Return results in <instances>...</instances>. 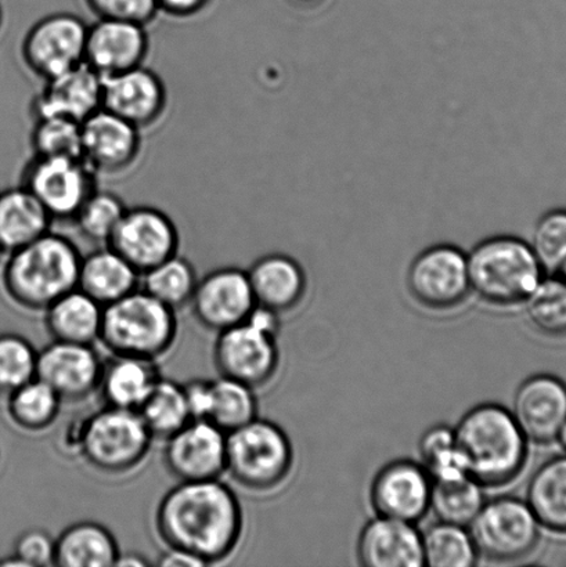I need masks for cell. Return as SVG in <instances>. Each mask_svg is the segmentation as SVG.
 <instances>
[{
    "label": "cell",
    "instance_id": "15",
    "mask_svg": "<svg viewBox=\"0 0 566 567\" xmlns=\"http://www.w3.org/2000/svg\"><path fill=\"white\" fill-rule=\"evenodd\" d=\"M226 437L208 420H192L166 439L163 460L165 470L177 482L220 480L226 474Z\"/></svg>",
    "mask_w": 566,
    "mask_h": 567
},
{
    "label": "cell",
    "instance_id": "30",
    "mask_svg": "<svg viewBox=\"0 0 566 567\" xmlns=\"http://www.w3.org/2000/svg\"><path fill=\"white\" fill-rule=\"evenodd\" d=\"M526 503L541 526L566 535V454L548 460L535 472Z\"/></svg>",
    "mask_w": 566,
    "mask_h": 567
},
{
    "label": "cell",
    "instance_id": "52",
    "mask_svg": "<svg viewBox=\"0 0 566 567\" xmlns=\"http://www.w3.org/2000/svg\"><path fill=\"white\" fill-rule=\"evenodd\" d=\"M2 25H3V9H2V4H0V30H2Z\"/></svg>",
    "mask_w": 566,
    "mask_h": 567
},
{
    "label": "cell",
    "instance_id": "37",
    "mask_svg": "<svg viewBox=\"0 0 566 567\" xmlns=\"http://www.w3.org/2000/svg\"><path fill=\"white\" fill-rule=\"evenodd\" d=\"M126 208L116 194L96 188L78 210L72 224L88 241L107 246Z\"/></svg>",
    "mask_w": 566,
    "mask_h": 567
},
{
    "label": "cell",
    "instance_id": "18",
    "mask_svg": "<svg viewBox=\"0 0 566 567\" xmlns=\"http://www.w3.org/2000/svg\"><path fill=\"white\" fill-rule=\"evenodd\" d=\"M168 102L163 78L146 65L103 80L102 109L142 132L164 118Z\"/></svg>",
    "mask_w": 566,
    "mask_h": 567
},
{
    "label": "cell",
    "instance_id": "28",
    "mask_svg": "<svg viewBox=\"0 0 566 567\" xmlns=\"http://www.w3.org/2000/svg\"><path fill=\"white\" fill-rule=\"evenodd\" d=\"M53 220L27 188L0 192V247L16 251L52 230Z\"/></svg>",
    "mask_w": 566,
    "mask_h": 567
},
{
    "label": "cell",
    "instance_id": "44",
    "mask_svg": "<svg viewBox=\"0 0 566 567\" xmlns=\"http://www.w3.org/2000/svg\"><path fill=\"white\" fill-rule=\"evenodd\" d=\"M55 544L49 533L31 529L21 533L14 544V555L28 567L54 566Z\"/></svg>",
    "mask_w": 566,
    "mask_h": 567
},
{
    "label": "cell",
    "instance_id": "22",
    "mask_svg": "<svg viewBox=\"0 0 566 567\" xmlns=\"http://www.w3.org/2000/svg\"><path fill=\"white\" fill-rule=\"evenodd\" d=\"M103 78L82 63L43 81L31 103L32 118L61 116L82 122L102 109Z\"/></svg>",
    "mask_w": 566,
    "mask_h": 567
},
{
    "label": "cell",
    "instance_id": "45",
    "mask_svg": "<svg viewBox=\"0 0 566 567\" xmlns=\"http://www.w3.org/2000/svg\"><path fill=\"white\" fill-rule=\"evenodd\" d=\"M192 420H208L213 403V381L193 380L183 385Z\"/></svg>",
    "mask_w": 566,
    "mask_h": 567
},
{
    "label": "cell",
    "instance_id": "38",
    "mask_svg": "<svg viewBox=\"0 0 566 567\" xmlns=\"http://www.w3.org/2000/svg\"><path fill=\"white\" fill-rule=\"evenodd\" d=\"M420 454L432 481L456 480V477L469 475L452 427L446 425L430 427L421 436Z\"/></svg>",
    "mask_w": 566,
    "mask_h": 567
},
{
    "label": "cell",
    "instance_id": "23",
    "mask_svg": "<svg viewBox=\"0 0 566 567\" xmlns=\"http://www.w3.org/2000/svg\"><path fill=\"white\" fill-rule=\"evenodd\" d=\"M358 557L366 567H421L423 536L410 522L379 516L360 533Z\"/></svg>",
    "mask_w": 566,
    "mask_h": 567
},
{
    "label": "cell",
    "instance_id": "21",
    "mask_svg": "<svg viewBox=\"0 0 566 567\" xmlns=\"http://www.w3.org/2000/svg\"><path fill=\"white\" fill-rule=\"evenodd\" d=\"M512 414L528 441L556 442L566 420L565 383L548 374L528 378L515 392Z\"/></svg>",
    "mask_w": 566,
    "mask_h": 567
},
{
    "label": "cell",
    "instance_id": "33",
    "mask_svg": "<svg viewBox=\"0 0 566 567\" xmlns=\"http://www.w3.org/2000/svg\"><path fill=\"white\" fill-rule=\"evenodd\" d=\"M63 400L41 380H32L8 396V414L21 431L39 433L59 419Z\"/></svg>",
    "mask_w": 566,
    "mask_h": 567
},
{
    "label": "cell",
    "instance_id": "20",
    "mask_svg": "<svg viewBox=\"0 0 566 567\" xmlns=\"http://www.w3.org/2000/svg\"><path fill=\"white\" fill-rule=\"evenodd\" d=\"M148 52L146 25L130 21L97 20L88 27L83 63L105 80L144 65Z\"/></svg>",
    "mask_w": 566,
    "mask_h": 567
},
{
    "label": "cell",
    "instance_id": "43",
    "mask_svg": "<svg viewBox=\"0 0 566 567\" xmlns=\"http://www.w3.org/2000/svg\"><path fill=\"white\" fill-rule=\"evenodd\" d=\"M97 20H116L148 25L159 14L157 0H85Z\"/></svg>",
    "mask_w": 566,
    "mask_h": 567
},
{
    "label": "cell",
    "instance_id": "7",
    "mask_svg": "<svg viewBox=\"0 0 566 567\" xmlns=\"http://www.w3.org/2000/svg\"><path fill=\"white\" fill-rule=\"evenodd\" d=\"M153 441L136 411L105 405L82 421L80 455L99 474L124 476L144 463Z\"/></svg>",
    "mask_w": 566,
    "mask_h": 567
},
{
    "label": "cell",
    "instance_id": "32",
    "mask_svg": "<svg viewBox=\"0 0 566 567\" xmlns=\"http://www.w3.org/2000/svg\"><path fill=\"white\" fill-rule=\"evenodd\" d=\"M485 503L484 486L469 475L432 481L430 509L440 522L469 527Z\"/></svg>",
    "mask_w": 566,
    "mask_h": 567
},
{
    "label": "cell",
    "instance_id": "2",
    "mask_svg": "<svg viewBox=\"0 0 566 567\" xmlns=\"http://www.w3.org/2000/svg\"><path fill=\"white\" fill-rule=\"evenodd\" d=\"M454 436L467 474L484 487L513 482L528 458L529 441L503 405H476L460 420Z\"/></svg>",
    "mask_w": 566,
    "mask_h": 567
},
{
    "label": "cell",
    "instance_id": "3",
    "mask_svg": "<svg viewBox=\"0 0 566 567\" xmlns=\"http://www.w3.org/2000/svg\"><path fill=\"white\" fill-rule=\"evenodd\" d=\"M81 252L52 230L9 254L2 286L11 302L27 311H44L78 287Z\"/></svg>",
    "mask_w": 566,
    "mask_h": 567
},
{
    "label": "cell",
    "instance_id": "31",
    "mask_svg": "<svg viewBox=\"0 0 566 567\" xmlns=\"http://www.w3.org/2000/svg\"><path fill=\"white\" fill-rule=\"evenodd\" d=\"M136 413L153 439L158 441H166L192 421L183 385L163 377L155 383Z\"/></svg>",
    "mask_w": 566,
    "mask_h": 567
},
{
    "label": "cell",
    "instance_id": "41",
    "mask_svg": "<svg viewBox=\"0 0 566 567\" xmlns=\"http://www.w3.org/2000/svg\"><path fill=\"white\" fill-rule=\"evenodd\" d=\"M38 350L24 337L0 333V398L37 378Z\"/></svg>",
    "mask_w": 566,
    "mask_h": 567
},
{
    "label": "cell",
    "instance_id": "29",
    "mask_svg": "<svg viewBox=\"0 0 566 567\" xmlns=\"http://www.w3.org/2000/svg\"><path fill=\"white\" fill-rule=\"evenodd\" d=\"M54 566L111 567L120 548L113 533L97 522H78L54 540Z\"/></svg>",
    "mask_w": 566,
    "mask_h": 567
},
{
    "label": "cell",
    "instance_id": "10",
    "mask_svg": "<svg viewBox=\"0 0 566 567\" xmlns=\"http://www.w3.org/2000/svg\"><path fill=\"white\" fill-rule=\"evenodd\" d=\"M88 27L81 17L71 13H53L37 21L21 43L27 69L47 81L82 64Z\"/></svg>",
    "mask_w": 566,
    "mask_h": 567
},
{
    "label": "cell",
    "instance_id": "25",
    "mask_svg": "<svg viewBox=\"0 0 566 567\" xmlns=\"http://www.w3.org/2000/svg\"><path fill=\"white\" fill-rule=\"evenodd\" d=\"M159 378L157 361L113 354L104 361L97 392L109 408L137 411Z\"/></svg>",
    "mask_w": 566,
    "mask_h": 567
},
{
    "label": "cell",
    "instance_id": "26",
    "mask_svg": "<svg viewBox=\"0 0 566 567\" xmlns=\"http://www.w3.org/2000/svg\"><path fill=\"white\" fill-rule=\"evenodd\" d=\"M44 328L52 341L93 344L102 330L103 306L80 288L72 289L49 306Z\"/></svg>",
    "mask_w": 566,
    "mask_h": 567
},
{
    "label": "cell",
    "instance_id": "49",
    "mask_svg": "<svg viewBox=\"0 0 566 567\" xmlns=\"http://www.w3.org/2000/svg\"><path fill=\"white\" fill-rule=\"evenodd\" d=\"M290 2L301 9H315L323 4L326 0H290Z\"/></svg>",
    "mask_w": 566,
    "mask_h": 567
},
{
    "label": "cell",
    "instance_id": "9",
    "mask_svg": "<svg viewBox=\"0 0 566 567\" xmlns=\"http://www.w3.org/2000/svg\"><path fill=\"white\" fill-rule=\"evenodd\" d=\"M20 186L27 188L53 221L72 224L78 210L99 188L97 176L81 158L37 157L21 171Z\"/></svg>",
    "mask_w": 566,
    "mask_h": 567
},
{
    "label": "cell",
    "instance_id": "51",
    "mask_svg": "<svg viewBox=\"0 0 566 567\" xmlns=\"http://www.w3.org/2000/svg\"><path fill=\"white\" fill-rule=\"evenodd\" d=\"M557 274L559 275V280H562L566 286V262L562 266V268H559Z\"/></svg>",
    "mask_w": 566,
    "mask_h": 567
},
{
    "label": "cell",
    "instance_id": "35",
    "mask_svg": "<svg viewBox=\"0 0 566 567\" xmlns=\"http://www.w3.org/2000/svg\"><path fill=\"white\" fill-rule=\"evenodd\" d=\"M141 277L144 291L174 310L191 303L198 282L196 269L179 254Z\"/></svg>",
    "mask_w": 566,
    "mask_h": 567
},
{
    "label": "cell",
    "instance_id": "50",
    "mask_svg": "<svg viewBox=\"0 0 566 567\" xmlns=\"http://www.w3.org/2000/svg\"><path fill=\"white\" fill-rule=\"evenodd\" d=\"M556 442L559 443V446H562L564 452L566 453V420L562 426V430H559L558 432Z\"/></svg>",
    "mask_w": 566,
    "mask_h": 567
},
{
    "label": "cell",
    "instance_id": "16",
    "mask_svg": "<svg viewBox=\"0 0 566 567\" xmlns=\"http://www.w3.org/2000/svg\"><path fill=\"white\" fill-rule=\"evenodd\" d=\"M191 305L198 324L214 332L247 321L257 306L247 271L238 268H220L204 276Z\"/></svg>",
    "mask_w": 566,
    "mask_h": 567
},
{
    "label": "cell",
    "instance_id": "1",
    "mask_svg": "<svg viewBox=\"0 0 566 567\" xmlns=\"http://www.w3.org/2000/svg\"><path fill=\"white\" fill-rule=\"evenodd\" d=\"M155 530L166 548L191 554L205 566L218 565L240 546L241 504L220 480L179 482L161 499Z\"/></svg>",
    "mask_w": 566,
    "mask_h": 567
},
{
    "label": "cell",
    "instance_id": "48",
    "mask_svg": "<svg viewBox=\"0 0 566 567\" xmlns=\"http://www.w3.org/2000/svg\"><path fill=\"white\" fill-rule=\"evenodd\" d=\"M150 565H152V563H150L146 557L136 553H120L119 559H116L115 563V566L119 567H146Z\"/></svg>",
    "mask_w": 566,
    "mask_h": 567
},
{
    "label": "cell",
    "instance_id": "27",
    "mask_svg": "<svg viewBox=\"0 0 566 567\" xmlns=\"http://www.w3.org/2000/svg\"><path fill=\"white\" fill-rule=\"evenodd\" d=\"M138 279L141 275L120 254L103 246L82 257L76 288L104 308L135 291Z\"/></svg>",
    "mask_w": 566,
    "mask_h": 567
},
{
    "label": "cell",
    "instance_id": "6",
    "mask_svg": "<svg viewBox=\"0 0 566 567\" xmlns=\"http://www.w3.org/2000/svg\"><path fill=\"white\" fill-rule=\"evenodd\" d=\"M290 439L274 422L255 419L227 433L226 474L251 492H269L290 475Z\"/></svg>",
    "mask_w": 566,
    "mask_h": 567
},
{
    "label": "cell",
    "instance_id": "19",
    "mask_svg": "<svg viewBox=\"0 0 566 567\" xmlns=\"http://www.w3.org/2000/svg\"><path fill=\"white\" fill-rule=\"evenodd\" d=\"M432 477L423 465L409 460L388 464L371 486V504L387 518L415 524L429 513Z\"/></svg>",
    "mask_w": 566,
    "mask_h": 567
},
{
    "label": "cell",
    "instance_id": "47",
    "mask_svg": "<svg viewBox=\"0 0 566 567\" xmlns=\"http://www.w3.org/2000/svg\"><path fill=\"white\" fill-rule=\"evenodd\" d=\"M158 566L161 567H204L205 564L203 560H199L193 555L187 554L185 551H181V549L168 548L166 553L161 555V558L157 560Z\"/></svg>",
    "mask_w": 566,
    "mask_h": 567
},
{
    "label": "cell",
    "instance_id": "4",
    "mask_svg": "<svg viewBox=\"0 0 566 567\" xmlns=\"http://www.w3.org/2000/svg\"><path fill=\"white\" fill-rule=\"evenodd\" d=\"M177 331L176 310L136 288L104 306L99 342L111 354L157 361L174 348Z\"/></svg>",
    "mask_w": 566,
    "mask_h": 567
},
{
    "label": "cell",
    "instance_id": "24",
    "mask_svg": "<svg viewBox=\"0 0 566 567\" xmlns=\"http://www.w3.org/2000/svg\"><path fill=\"white\" fill-rule=\"evenodd\" d=\"M257 306L277 315L296 308L307 289V276L296 259L282 254L259 258L247 270Z\"/></svg>",
    "mask_w": 566,
    "mask_h": 567
},
{
    "label": "cell",
    "instance_id": "17",
    "mask_svg": "<svg viewBox=\"0 0 566 567\" xmlns=\"http://www.w3.org/2000/svg\"><path fill=\"white\" fill-rule=\"evenodd\" d=\"M103 364L93 344L53 341L38 352L37 378L63 403H80L99 391Z\"/></svg>",
    "mask_w": 566,
    "mask_h": 567
},
{
    "label": "cell",
    "instance_id": "46",
    "mask_svg": "<svg viewBox=\"0 0 566 567\" xmlns=\"http://www.w3.org/2000/svg\"><path fill=\"white\" fill-rule=\"evenodd\" d=\"M213 0H157L159 13L172 19L187 20L204 13Z\"/></svg>",
    "mask_w": 566,
    "mask_h": 567
},
{
    "label": "cell",
    "instance_id": "40",
    "mask_svg": "<svg viewBox=\"0 0 566 567\" xmlns=\"http://www.w3.org/2000/svg\"><path fill=\"white\" fill-rule=\"evenodd\" d=\"M524 303L537 331L548 337H566V286L562 280L543 279Z\"/></svg>",
    "mask_w": 566,
    "mask_h": 567
},
{
    "label": "cell",
    "instance_id": "39",
    "mask_svg": "<svg viewBox=\"0 0 566 567\" xmlns=\"http://www.w3.org/2000/svg\"><path fill=\"white\" fill-rule=\"evenodd\" d=\"M30 146L37 157L81 158V122L61 116L33 118Z\"/></svg>",
    "mask_w": 566,
    "mask_h": 567
},
{
    "label": "cell",
    "instance_id": "34",
    "mask_svg": "<svg viewBox=\"0 0 566 567\" xmlns=\"http://www.w3.org/2000/svg\"><path fill=\"white\" fill-rule=\"evenodd\" d=\"M421 536L424 566L473 567L480 558L467 527L438 522Z\"/></svg>",
    "mask_w": 566,
    "mask_h": 567
},
{
    "label": "cell",
    "instance_id": "13",
    "mask_svg": "<svg viewBox=\"0 0 566 567\" xmlns=\"http://www.w3.org/2000/svg\"><path fill=\"white\" fill-rule=\"evenodd\" d=\"M276 336L249 321L218 332L214 364L219 377L230 378L257 389L266 385L279 369Z\"/></svg>",
    "mask_w": 566,
    "mask_h": 567
},
{
    "label": "cell",
    "instance_id": "5",
    "mask_svg": "<svg viewBox=\"0 0 566 567\" xmlns=\"http://www.w3.org/2000/svg\"><path fill=\"white\" fill-rule=\"evenodd\" d=\"M467 259L471 291L502 308L524 303L545 279L531 244L518 237H487Z\"/></svg>",
    "mask_w": 566,
    "mask_h": 567
},
{
    "label": "cell",
    "instance_id": "42",
    "mask_svg": "<svg viewBox=\"0 0 566 567\" xmlns=\"http://www.w3.org/2000/svg\"><path fill=\"white\" fill-rule=\"evenodd\" d=\"M532 249L542 268L558 271L566 262V209L548 210L537 220Z\"/></svg>",
    "mask_w": 566,
    "mask_h": 567
},
{
    "label": "cell",
    "instance_id": "36",
    "mask_svg": "<svg viewBox=\"0 0 566 567\" xmlns=\"http://www.w3.org/2000/svg\"><path fill=\"white\" fill-rule=\"evenodd\" d=\"M254 391L246 383L219 377L213 381L208 421L229 433L258 419V400Z\"/></svg>",
    "mask_w": 566,
    "mask_h": 567
},
{
    "label": "cell",
    "instance_id": "8",
    "mask_svg": "<svg viewBox=\"0 0 566 567\" xmlns=\"http://www.w3.org/2000/svg\"><path fill=\"white\" fill-rule=\"evenodd\" d=\"M469 530L480 557L502 564L528 557L541 537V524L534 511L515 497L485 503Z\"/></svg>",
    "mask_w": 566,
    "mask_h": 567
},
{
    "label": "cell",
    "instance_id": "11",
    "mask_svg": "<svg viewBox=\"0 0 566 567\" xmlns=\"http://www.w3.org/2000/svg\"><path fill=\"white\" fill-rule=\"evenodd\" d=\"M407 282L410 295L424 308H457L471 292L467 254L451 244L429 247L410 265Z\"/></svg>",
    "mask_w": 566,
    "mask_h": 567
},
{
    "label": "cell",
    "instance_id": "12",
    "mask_svg": "<svg viewBox=\"0 0 566 567\" xmlns=\"http://www.w3.org/2000/svg\"><path fill=\"white\" fill-rule=\"evenodd\" d=\"M175 221L148 205L126 208L107 246L120 254L138 275H144L179 252Z\"/></svg>",
    "mask_w": 566,
    "mask_h": 567
},
{
    "label": "cell",
    "instance_id": "53",
    "mask_svg": "<svg viewBox=\"0 0 566 567\" xmlns=\"http://www.w3.org/2000/svg\"><path fill=\"white\" fill-rule=\"evenodd\" d=\"M3 255H4V251H3L2 247H0V260H2Z\"/></svg>",
    "mask_w": 566,
    "mask_h": 567
},
{
    "label": "cell",
    "instance_id": "14",
    "mask_svg": "<svg viewBox=\"0 0 566 567\" xmlns=\"http://www.w3.org/2000/svg\"><path fill=\"white\" fill-rule=\"evenodd\" d=\"M142 131L100 109L81 124V159L94 175H125L141 158Z\"/></svg>",
    "mask_w": 566,
    "mask_h": 567
}]
</instances>
